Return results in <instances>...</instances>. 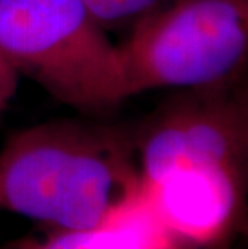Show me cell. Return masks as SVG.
Instances as JSON below:
<instances>
[{"instance_id":"obj_1","label":"cell","mask_w":248,"mask_h":249,"mask_svg":"<svg viewBox=\"0 0 248 249\" xmlns=\"http://www.w3.org/2000/svg\"><path fill=\"white\" fill-rule=\"evenodd\" d=\"M144 196L126 125L57 119L15 132L0 148V209L55 230L107 224Z\"/></svg>"},{"instance_id":"obj_2","label":"cell","mask_w":248,"mask_h":249,"mask_svg":"<svg viewBox=\"0 0 248 249\" xmlns=\"http://www.w3.org/2000/svg\"><path fill=\"white\" fill-rule=\"evenodd\" d=\"M0 50L19 76L82 113L128 98L118 45L82 0H0Z\"/></svg>"},{"instance_id":"obj_3","label":"cell","mask_w":248,"mask_h":249,"mask_svg":"<svg viewBox=\"0 0 248 249\" xmlns=\"http://www.w3.org/2000/svg\"><path fill=\"white\" fill-rule=\"evenodd\" d=\"M126 95L205 89L242 81L248 56V0H174L118 45Z\"/></svg>"},{"instance_id":"obj_4","label":"cell","mask_w":248,"mask_h":249,"mask_svg":"<svg viewBox=\"0 0 248 249\" xmlns=\"http://www.w3.org/2000/svg\"><path fill=\"white\" fill-rule=\"evenodd\" d=\"M240 82L184 90L134 130L144 187L184 167L247 171L248 100Z\"/></svg>"},{"instance_id":"obj_5","label":"cell","mask_w":248,"mask_h":249,"mask_svg":"<svg viewBox=\"0 0 248 249\" xmlns=\"http://www.w3.org/2000/svg\"><path fill=\"white\" fill-rule=\"evenodd\" d=\"M144 188L161 225L189 246L221 241L245 215L247 171L240 169H176Z\"/></svg>"},{"instance_id":"obj_6","label":"cell","mask_w":248,"mask_h":249,"mask_svg":"<svg viewBox=\"0 0 248 249\" xmlns=\"http://www.w3.org/2000/svg\"><path fill=\"white\" fill-rule=\"evenodd\" d=\"M0 249H192L156 219L149 201L137 203L107 224L84 230H55L44 238L24 236Z\"/></svg>"},{"instance_id":"obj_7","label":"cell","mask_w":248,"mask_h":249,"mask_svg":"<svg viewBox=\"0 0 248 249\" xmlns=\"http://www.w3.org/2000/svg\"><path fill=\"white\" fill-rule=\"evenodd\" d=\"M94 19L107 31L133 29L142 19L174 0H82Z\"/></svg>"},{"instance_id":"obj_8","label":"cell","mask_w":248,"mask_h":249,"mask_svg":"<svg viewBox=\"0 0 248 249\" xmlns=\"http://www.w3.org/2000/svg\"><path fill=\"white\" fill-rule=\"evenodd\" d=\"M18 79L19 72L17 71V68L10 63L8 58L0 50V114L7 108L10 100L13 98L15 92H17Z\"/></svg>"}]
</instances>
